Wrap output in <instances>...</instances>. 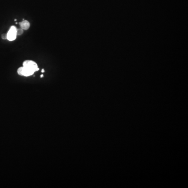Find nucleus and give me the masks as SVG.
<instances>
[{
	"label": "nucleus",
	"mask_w": 188,
	"mask_h": 188,
	"mask_svg": "<svg viewBox=\"0 0 188 188\" xmlns=\"http://www.w3.org/2000/svg\"><path fill=\"white\" fill-rule=\"evenodd\" d=\"M23 32H24V31H23V29H21V28H20V29H17V35H21V34H23Z\"/></svg>",
	"instance_id": "obj_5"
},
{
	"label": "nucleus",
	"mask_w": 188,
	"mask_h": 188,
	"mask_svg": "<svg viewBox=\"0 0 188 188\" xmlns=\"http://www.w3.org/2000/svg\"><path fill=\"white\" fill-rule=\"evenodd\" d=\"M16 36H17V28L15 26H11L7 34V39L9 41H13L15 40Z\"/></svg>",
	"instance_id": "obj_3"
},
{
	"label": "nucleus",
	"mask_w": 188,
	"mask_h": 188,
	"mask_svg": "<svg viewBox=\"0 0 188 188\" xmlns=\"http://www.w3.org/2000/svg\"><path fill=\"white\" fill-rule=\"evenodd\" d=\"M23 66L30 69L31 70L36 72L39 70L37 63L31 60H26L23 62Z\"/></svg>",
	"instance_id": "obj_2"
},
{
	"label": "nucleus",
	"mask_w": 188,
	"mask_h": 188,
	"mask_svg": "<svg viewBox=\"0 0 188 188\" xmlns=\"http://www.w3.org/2000/svg\"><path fill=\"white\" fill-rule=\"evenodd\" d=\"M2 38H3V39H7V34H3V35H2Z\"/></svg>",
	"instance_id": "obj_6"
},
{
	"label": "nucleus",
	"mask_w": 188,
	"mask_h": 188,
	"mask_svg": "<svg viewBox=\"0 0 188 188\" xmlns=\"http://www.w3.org/2000/svg\"><path fill=\"white\" fill-rule=\"evenodd\" d=\"M41 72H42V73H44V69H42V71H41Z\"/></svg>",
	"instance_id": "obj_7"
},
{
	"label": "nucleus",
	"mask_w": 188,
	"mask_h": 188,
	"mask_svg": "<svg viewBox=\"0 0 188 188\" xmlns=\"http://www.w3.org/2000/svg\"><path fill=\"white\" fill-rule=\"evenodd\" d=\"M43 77H44V75H43V74L41 75V76H40V77H41V78H42Z\"/></svg>",
	"instance_id": "obj_8"
},
{
	"label": "nucleus",
	"mask_w": 188,
	"mask_h": 188,
	"mask_svg": "<svg viewBox=\"0 0 188 188\" xmlns=\"http://www.w3.org/2000/svg\"><path fill=\"white\" fill-rule=\"evenodd\" d=\"M20 27L23 30H27L30 27V23L28 20H23L20 23Z\"/></svg>",
	"instance_id": "obj_4"
},
{
	"label": "nucleus",
	"mask_w": 188,
	"mask_h": 188,
	"mask_svg": "<svg viewBox=\"0 0 188 188\" xmlns=\"http://www.w3.org/2000/svg\"><path fill=\"white\" fill-rule=\"evenodd\" d=\"M34 73V71L25 66L20 67L17 70V73L18 74L21 76H29L32 75Z\"/></svg>",
	"instance_id": "obj_1"
}]
</instances>
